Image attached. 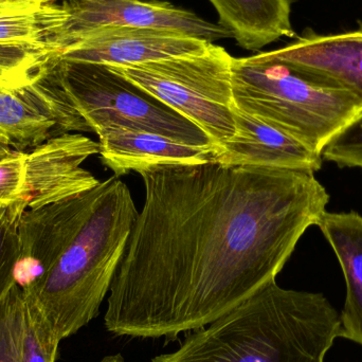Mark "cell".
<instances>
[{"instance_id":"obj_1","label":"cell","mask_w":362,"mask_h":362,"mask_svg":"<svg viewBox=\"0 0 362 362\" xmlns=\"http://www.w3.org/2000/svg\"><path fill=\"white\" fill-rule=\"evenodd\" d=\"M144 204L110 287L105 329L177 339L272 283L327 212L314 172L204 165L140 172Z\"/></svg>"},{"instance_id":"obj_2","label":"cell","mask_w":362,"mask_h":362,"mask_svg":"<svg viewBox=\"0 0 362 362\" xmlns=\"http://www.w3.org/2000/svg\"><path fill=\"white\" fill-rule=\"evenodd\" d=\"M138 213L120 178L101 181L86 192L78 221L54 263L42 276L19 285L59 342L99 316Z\"/></svg>"},{"instance_id":"obj_3","label":"cell","mask_w":362,"mask_h":362,"mask_svg":"<svg viewBox=\"0 0 362 362\" xmlns=\"http://www.w3.org/2000/svg\"><path fill=\"white\" fill-rule=\"evenodd\" d=\"M340 325L322 293L274 282L151 362H325Z\"/></svg>"},{"instance_id":"obj_4","label":"cell","mask_w":362,"mask_h":362,"mask_svg":"<svg viewBox=\"0 0 362 362\" xmlns=\"http://www.w3.org/2000/svg\"><path fill=\"white\" fill-rule=\"evenodd\" d=\"M234 105L321 155L362 115V93L314 70L267 59L233 57Z\"/></svg>"},{"instance_id":"obj_5","label":"cell","mask_w":362,"mask_h":362,"mask_svg":"<svg viewBox=\"0 0 362 362\" xmlns=\"http://www.w3.org/2000/svg\"><path fill=\"white\" fill-rule=\"evenodd\" d=\"M31 78L71 106L93 133L121 125L187 146L214 148L197 125L108 66L55 57Z\"/></svg>"},{"instance_id":"obj_6","label":"cell","mask_w":362,"mask_h":362,"mask_svg":"<svg viewBox=\"0 0 362 362\" xmlns=\"http://www.w3.org/2000/svg\"><path fill=\"white\" fill-rule=\"evenodd\" d=\"M232 61L210 44L195 54L108 67L197 125L217 151L235 134Z\"/></svg>"},{"instance_id":"obj_7","label":"cell","mask_w":362,"mask_h":362,"mask_svg":"<svg viewBox=\"0 0 362 362\" xmlns=\"http://www.w3.org/2000/svg\"><path fill=\"white\" fill-rule=\"evenodd\" d=\"M62 6L67 21L59 37L61 51L85 34L107 25L170 30L212 44L232 37L218 23L160 0H64Z\"/></svg>"},{"instance_id":"obj_8","label":"cell","mask_w":362,"mask_h":362,"mask_svg":"<svg viewBox=\"0 0 362 362\" xmlns=\"http://www.w3.org/2000/svg\"><path fill=\"white\" fill-rule=\"evenodd\" d=\"M99 151V142L82 134L67 133L25 153L21 198L27 209L48 206L97 187L101 181L82 165Z\"/></svg>"},{"instance_id":"obj_9","label":"cell","mask_w":362,"mask_h":362,"mask_svg":"<svg viewBox=\"0 0 362 362\" xmlns=\"http://www.w3.org/2000/svg\"><path fill=\"white\" fill-rule=\"evenodd\" d=\"M210 44L170 30L107 25L85 34L57 57L106 66H132L195 54Z\"/></svg>"},{"instance_id":"obj_10","label":"cell","mask_w":362,"mask_h":362,"mask_svg":"<svg viewBox=\"0 0 362 362\" xmlns=\"http://www.w3.org/2000/svg\"><path fill=\"white\" fill-rule=\"evenodd\" d=\"M66 21L54 4L0 10V83L28 78L57 57Z\"/></svg>"},{"instance_id":"obj_11","label":"cell","mask_w":362,"mask_h":362,"mask_svg":"<svg viewBox=\"0 0 362 362\" xmlns=\"http://www.w3.org/2000/svg\"><path fill=\"white\" fill-rule=\"evenodd\" d=\"M99 137L102 163L120 177L129 172L161 168L204 165L215 160L214 148L187 146L165 136L142 129L107 125Z\"/></svg>"},{"instance_id":"obj_12","label":"cell","mask_w":362,"mask_h":362,"mask_svg":"<svg viewBox=\"0 0 362 362\" xmlns=\"http://www.w3.org/2000/svg\"><path fill=\"white\" fill-rule=\"evenodd\" d=\"M235 134L216 151L215 163L225 167L305 170L322 168V156L283 132L233 107Z\"/></svg>"},{"instance_id":"obj_13","label":"cell","mask_w":362,"mask_h":362,"mask_svg":"<svg viewBox=\"0 0 362 362\" xmlns=\"http://www.w3.org/2000/svg\"><path fill=\"white\" fill-rule=\"evenodd\" d=\"M262 54L320 72L362 93V28L329 35L310 32Z\"/></svg>"},{"instance_id":"obj_14","label":"cell","mask_w":362,"mask_h":362,"mask_svg":"<svg viewBox=\"0 0 362 362\" xmlns=\"http://www.w3.org/2000/svg\"><path fill=\"white\" fill-rule=\"evenodd\" d=\"M317 227L335 252L346 281L340 338L362 346V215L325 212Z\"/></svg>"},{"instance_id":"obj_15","label":"cell","mask_w":362,"mask_h":362,"mask_svg":"<svg viewBox=\"0 0 362 362\" xmlns=\"http://www.w3.org/2000/svg\"><path fill=\"white\" fill-rule=\"evenodd\" d=\"M59 135L50 107L29 78L0 83V144L27 153Z\"/></svg>"},{"instance_id":"obj_16","label":"cell","mask_w":362,"mask_h":362,"mask_svg":"<svg viewBox=\"0 0 362 362\" xmlns=\"http://www.w3.org/2000/svg\"><path fill=\"white\" fill-rule=\"evenodd\" d=\"M242 48L259 51L282 37H293L289 0H209Z\"/></svg>"},{"instance_id":"obj_17","label":"cell","mask_w":362,"mask_h":362,"mask_svg":"<svg viewBox=\"0 0 362 362\" xmlns=\"http://www.w3.org/2000/svg\"><path fill=\"white\" fill-rule=\"evenodd\" d=\"M28 204L23 198L0 202V303L16 284L18 226Z\"/></svg>"},{"instance_id":"obj_18","label":"cell","mask_w":362,"mask_h":362,"mask_svg":"<svg viewBox=\"0 0 362 362\" xmlns=\"http://www.w3.org/2000/svg\"><path fill=\"white\" fill-rule=\"evenodd\" d=\"M23 293V291H21ZM23 362H55L61 342L33 300L23 295Z\"/></svg>"},{"instance_id":"obj_19","label":"cell","mask_w":362,"mask_h":362,"mask_svg":"<svg viewBox=\"0 0 362 362\" xmlns=\"http://www.w3.org/2000/svg\"><path fill=\"white\" fill-rule=\"evenodd\" d=\"M23 300L18 284L0 303V362H23Z\"/></svg>"},{"instance_id":"obj_20","label":"cell","mask_w":362,"mask_h":362,"mask_svg":"<svg viewBox=\"0 0 362 362\" xmlns=\"http://www.w3.org/2000/svg\"><path fill=\"white\" fill-rule=\"evenodd\" d=\"M321 156L341 168L362 169V115L325 146Z\"/></svg>"},{"instance_id":"obj_21","label":"cell","mask_w":362,"mask_h":362,"mask_svg":"<svg viewBox=\"0 0 362 362\" xmlns=\"http://www.w3.org/2000/svg\"><path fill=\"white\" fill-rule=\"evenodd\" d=\"M25 153L14 151L0 160V202L8 204L23 197Z\"/></svg>"},{"instance_id":"obj_22","label":"cell","mask_w":362,"mask_h":362,"mask_svg":"<svg viewBox=\"0 0 362 362\" xmlns=\"http://www.w3.org/2000/svg\"><path fill=\"white\" fill-rule=\"evenodd\" d=\"M57 0H0V10L6 8H31L53 4Z\"/></svg>"},{"instance_id":"obj_23","label":"cell","mask_w":362,"mask_h":362,"mask_svg":"<svg viewBox=\"0 0 362 362\" xmlns=\"http://www.w3.org/2000/svg\"><path fill=\"white\" fill-rule=\"evenodd\" d=\"M99 362H125L122 355H110V356H105L101 361Z\"/></svg>"},{"instance_id":"obj_24","label":"cell","mask_w":362,"mask_h":362,"mask_svg":"<svg viewBox=\"0 0 362 362\" xmlns=\"http://www.w3.org/2000/svg\"><path fill=\"white\" fill-rule=\"evenodd\" d=\"M13 152H14V150H12V148H8V146L0 144V160H1V159L6 158V157H8V155L12 154Z\"/></svg>"},{"instance_id":"obj_25","label":"cell","mask_w":362,"mask_h":362,"mask_svg":"<svg viewBox=\"0 0 362 362\" xmlns=\"http://www.w3.org/2000/svg\"><path fill=\"white\" fill-rule=\"evenodd\" d=\"M296 1H299V0H289V2H291V4H293V2Z\"/></svg>"}]
</instances>
